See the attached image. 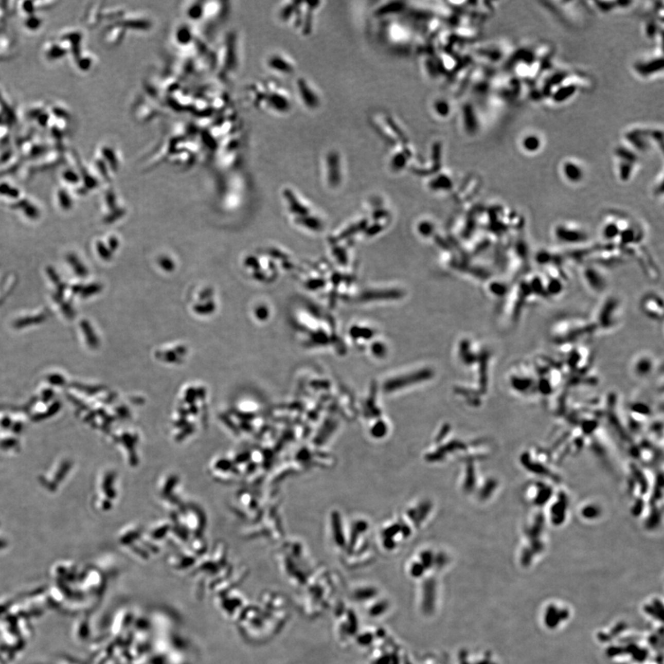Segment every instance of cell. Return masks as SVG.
Masks as SVG:
<instances>
[{"instance_id": "cell-1", "label": "cell", "mask_w": 664, "mask_h": 664, "mask_svg": "<svg viewBox=\"0 0 664 664\" xmlns=\"http://www.w3.org/2000/svg\"><path fill=\"white\" fill-rule=\"evenodd\" d=\"M553 237L562 245H578L588 239V234L579 223L562 222L553 229Z\"/></svg>"}, {"instance_id": "cell-2", "label": "cell", "mask_w": 664, "mask_h": 664, "mask_svg": "<svg viewBox=\"0 0 664 664\" xmlns=\"http://www.w3.org/2000/svg\"><path fill=\"white\" fill-rule=\"evenodd\" d=\"M640 308L642 312L653 320H661L663 316L662 299L659 294L649 293L641 299Z\"/></svg>"}, {"instance_id": "cell-3", "label": "cell", "mask_w": 664, "mask_h": 664, "mask_svg": "<svg viewBox=\"0 0 664 664\" xmlns=\"http://www.w3.org/2000/svg\"><path fill=\"white\" fill-rule=\"evenodd\" d=\"M620 310H621V304L619 301H617L614 297L606 299L605 302L602 303L598 310L597 317L599 321L598 325L604 330L614 328L610 316L613 314L614 316L620 317Z\"/></svg>"}, {"instance_id": "cell-4", "label": "cell", "mask_w": 664, "mask_h": 664, "mask_svg": "<svg viewBox=\"0 0 664 664\" xmlns=\"http://www.w3.org/2000/svg\"><path fill=\"white\" fill-rule=\"evenodd\" d=\"M582 280L589 290L594 293H602L606 288V277L598 267L588 266L582 271Z\"/></svg>"}, {"instance_id": "cell-5", "label": "cell", "mask_w": 664, "mask_h": 664, "mask_svg": "<svg viewBox=\"0 0 664 664\" xmlns=\"http://www.w3.org/2000/svg\"><path fill=\"white\" fill-rule=\"evenodd\" d=\"M327 170H328V180L331 186H337L342 178V164L339 153L335 151L328 153L327 155Z\"/></svg>"}, {"instance_id": "cell-6", "label": "cell", "mask_w": 664, "mask_h": 664, "mask_svg": "<svg viewBox=\"0 0 664 664\" xmlns=\"http://www.w3.org/2000/svg\"><path fill=\"white\" fill-rule=\"evenodd\" d=\"M562 174L569 183L577 184L582 181L584 171L582 165L578 161L566 160L562 165Z\"/></svg>"}, {"instance_id": "cell-7", "label": "cell", "mask_w": 664, "mask_h": 664, "mask_svg": "<svg viewBox=\"0 0 664 664\" xmlns=\"http://www.w3.org/2000/svg\"><path fill=\"white\" fill-rule=\"evenodd\" d=\"M297 87H298L299 95L306 106L310 109H315L319 105L320 102L318 96L309 86L307 80L303 78L299 79Z\"/></svg>"}, {"instance_id": "cell-8", "label": "cell", "mask_w": 664, "mask_h": 664, "mask_svg": "<svg viewBox=\"0 0 664 664\" xmlns=\"http://www.w3.org/2000/svg\"><path fill=\"white\" fill-rule=\"evenodd\" d=\"M266 99L268 103L267 104L276 112L283 113L290 109V99L282 92L274 91L272 94L267 95Z\"/></svg>"}, {"instance_id": "cell-9", "label": "cell", "mask_w": 664, "mask_h": 664, "mask_svg": "<svg viewBox=\"0 0 664 664\" xmlns=\"http://www.w3.org/2000/svg\"><path fill=\"white\" fill-rule=\"evenodd\" d=\"M267 66L270 68H272V70L281 72L283 74H289L294 71L293 63L280 53L272 55L267 60Z\"/></svg>"}, {"instance_id": "cell-10", "label": "cell", "mask_w": 664, "mask_h": 664, "mask_svg": "<svg viewBox=\"0 0 664 664\" xmlns=\"http://www.w3.org/2000/svg\"><path fill=\"white\" fill-rule=\"evenodd\" d=\"M522 147L529 153H534L542 147V138L536 133L527 134L522 138Z\"/></svg>"}, {"instance_id": "cell-11", "label": "cell", "mask_w": 664, "mask_h": 664, "mask_svg": "<svg viewBox=\"0 0 664 664\" xmlns=\"http://www.w3.org/2000/svg\"><path fill=\"white\" fill-rule=\"evenodd\" d=\"M462 117L465 129L469 132H474L477 130V119L473 107L470 104H465L462 108Z\"/></svg>"}, {"instance_id": "cell-12", "label": "cell", "mask_w": 664, "mask_h": 664, "mask_svg": "<svg viewBox=\"0 0 664 664\" xmlns=\"http://www.w3.org/2000/svg\"><path fill=\"white\" fill-rule=\"evenodd\" d=\"M411 152L409 149L404 148V150L399 151L394 154L390 160V165L393 170H401L405 166L407 161L410 159Z\"/></svg>"}, {"instance_id": "cell-13", "label": "cell", "mask_w": 664, "mask_h": 664, "mask_svg": "<svg viewBox=\"0 0 664 664\" xmlns=\"http://www.w3.org/2000/svg\"><path fill=\"white\" fill-rule=\"evenodd\" d=\"M187 16L190 20L198 21L205 16V7L203 2H195L188 7L187 10Z\"/></svg>"}, {"instance_id": "cell-14", "label": "cell", "mask_w": 664, "mask_h": 664, "mask_svg": "<svg viewBox=\"0 0 664 664\" xmlns=\"http://www.w3.org/2000/svg\"><path fill=\"white\" fill-rule=\"evenodd\" d=\"M174 36H175L176 43H178L179 45H188L193 39L192 31L186 25L179 27L178 29L175 31Z\"/></svg>"}, {"instance_id": "cell-15", "label": "cell", "mask_w": 664, "mask_h": 664, "mask_svg": "<svg viewBox=\"0 0 664 664\" xmlns=\"http://www.w3.org/2000/svg\"><path fill=\"white\" fill-rule=\"evenodd\" d=\"M434 109H435V112L437 113V115L442 116V117H446V116H448L451 110L450 103H447L446 100H444V99H440V100L436 101L434 103Z\"/></svg>"}, {"instance_id": "cell-16", "label": "cell", "mask_w": 664, "mask_h": 664, "mask_svg": "<svg viewBox=\"0 0 664 664\" xmlns=\"http://www.w3.org/2000/svg\"><path fill=\"white\" fill-rule=\"evenodd\" d=\"M433 187H451V180L448 178L445 174H441L437 176V178L434 179L432 181Z\"/></svg>"}, {"instance_id": "cell-17", "label": "cell", "mask_w": 664, "mask_h": 664, "mask_svg": "<svg viewBox=\"0 0 664 664\" xmlns=\"http://www.w3.org/2000/svg\"><path fill=\"white\" fill-rule=\"evenodd\" d=\"M401 9H402V3H401V2H392V3H389L388 6L382 7V9H380V10H379V14L389 13L390 11H391V13H393V12L401 11Z\"/></svg>"}]
</instances>
